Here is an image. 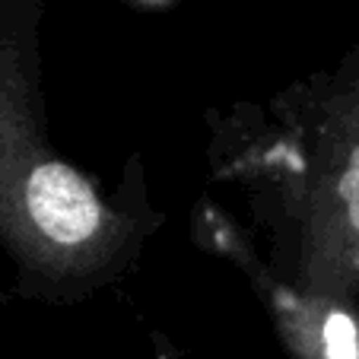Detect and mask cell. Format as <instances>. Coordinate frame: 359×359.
<instances>
[{"label": "cell", "instance_id": "obj_1", "mask_svg": "<svg viewBox=\"0 0 359 359\" xmlns=\"http://www.w3.org/2000/svg\"><path fill=\"white\" fill-rule=\"evenodd\" d=\"M48 0H0V248L26 299L74 305L121 280L165 217L140 159L115 194L48 137L41 20Z\"/></svg>", "mask_w": 359, "mask_h": 359}, {"label": "cell", "instance_id": "obj_3", "mask_svg": "<svg viewBox=\"0 0 359 359\" xmlns=\"http://www.w3.org/2000/svg\"><path fill=\"white\" fill-rule=\"evenodd\" d=\"M191 236L203 251L232 261L248 277L290 359H359V305L312 296L283 280L258 258L242 226L207 197L191 213Z\"/></svg>", "mask_w": 359, "mask_h": 359}, {"label": "cell", "instance_id": "obj_2", "mask_svg": "<svg viewBox=\"0 0 359 359\" xmlns=\"http://www.w3.org/2000/svg\"><path fill=\"white\" fill-rule=\"evenodd\" d=\"M261 128H217L213 169L255 188L277 238L273 271L302 292L359 305V45L334 70L273 95Z\"/></svg>", "mask_w": 359, "mask_h": 359}]
</instances>
